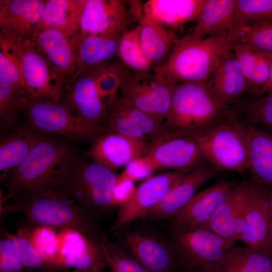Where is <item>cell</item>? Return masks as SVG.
I'll return each mask as SVG.
<instances>
[{
	"instance_id": "1",
	"label": "cell",
	"mask_w": 272,
	"mask_h": 272,
	"mask_svg": "<svg viewBox=\"0 0 272 272\" xmlns=\"http://www.w3.org/2000/svg\"><path fill=\"white\" fill-rule=\"evenodd\" d=\"M1 213H22L33 226L74 231L92 238L103 235L97 217L81 209L63 191L55 188L19 195L1 205Z\"/></svg>"
},
{
	"instance_id": "2",
	"label": "cell",
	"mask_w": 272,
	"mask_h": 272,
	"mask_svg": "<svg viewBox=\"0 0 272 272\" xmlns=\"http://www.w3.org/2000/svg\"><path fill=\"white\" fill-rule=\"evenodd\" d=\"M72 143L62 136L45 135L1 181L8 192L3 197L2 203L20 195L53 188L56 179L77 150Z\"/></svg>"
},
{
	"instance_id": "3",
	"label": "cell",
	"mask_w": 272,
	"mask_h": 272,
	"mask_svg": "<svg viewBox=\"0 0 272 272\" xmlns=\"http://www.w3.org/2000/svg\"><path fill=\"white\" fill-rule=\"evenodd\" d=\"M231 50L227 33L198 39L190 35L177 39L167 59L154 73L171 86L207 82Z\"/></svg>"
},
{
	"instance_id": "4",
	"label": "cell",
	"mask_w": 272,
	"mask_h": 272,
	"mask_svg": "<svg viewBox=\"0 0 272 272\" xmlns=\"http://www.w3.org/2000/svg\"><path fill=\"white\" fill-rule=\"evenodd\" d=\"M118 175L77 150L53 188L63 191L81 209L98 218L114 207L113 191Z\"/></svg>"
},
{
	"instance_id": "5",
	"label": "cell",
	"mask_w": 272,
	"mask_h": 272,
	"mask_svg": "<svg viewBox=\"0 0 272 272\" xmlns=\"http://www.w3.org/2000/svg\"><path fill=\"white\" fill-rule=\"evenodd\" d=\"M206 161L221 171L240 173L249 167L246 122L229 106L223 115L192 137Z\"/></svg>"
},
{
	"instance_id": "6",
	"label": "cell",
	"mask_w": 272,
	"mask_h": 272,
	"mask_svg": "<svg viewBox=\"0 0 272 272\" xmlns=\"http://www.w3.org/2000/svg\"><path fill=\"white\" fill-rule=\"evenodd\" d=\"M228 106L217 97L207 82L177 84L163 123L173 137H192L220 117Z\"/></svg>"
},
{
	"instance_id": "7",
	"label": "cell",
	"mask_w": 272,
	"mask_h": 272,
	"mask_svg": "<svg viewBox=\"0 0 272 272\" xmlns=\"http://www.w3.org/2000/svg\"><path fill=\"white\" fill-rule=\"evenodd\" d=\"M170 244L179 272H211L220 258L234 245L201 226H172Z\"/></svg>"
},
{
	"instance_id": "8",
	"label": "cell",
	"mask_w": 272,
	"mask_h": 272,
	"mask_svg": "<svg viewBox=\"0 0 272 272\" xmlns=\"http://www.w3.org/2000/svg\"><path fill=\"white\" fill-rule=\"evenodd\" d=\"M22 113L26 117L25 122L37 131L62 136L73 142H91L105 132L104 127L83 121L60 102L30 98Z\"/></svg>"
},
{
	"instance_id": "9",
	"label": "cell",
	"mask_w": 272,
	"mask_h": 272,
	"mask_svg": "<svg viewBox=\"0 0 272 272\" xmlns=\"http://www.w3.org/2000/svg\"><path fill=\"white\" fill-rule=\"evenodd\" d=\"M25 91L30 99L59 102L67 80L46 58L32 38L16 42Z\"/></svg>"
},
{
	"instance_id": "10",
	"label": "cell",
	"mask_w": 272,
	"mask_h": 272,
	"mask_svg": "<svg viewBox=\"0 0 272 272\" xmlns=\"http://www.w3.org/2000/svg\"><path fill=\"white\" fill-rule=\"evenodd\" d=\"M173 88L154 73L129 71L119 96L126 104L163 122L170 110Z\"/></svg>"
},
{
	"instance_id": "11",
	"label": "cell",
	"mask_w": 272,
	"mask_h": 272,
	"mask_svg": "<svg viewBox=\"0 0 272 272\" xmlns=\"http://www.w3.org/2000/svg\"><path fill=\"white\" fill-rule=\"evenodd\" d=\"M105 133H117L151 142L173 138L163 122L123 102L117 94L106 102Z\"/></svg>"
},
{
	"instance_id": "12",
	"label": "cell",
	"mask_w": 272,
	"mask_h": 272,
	"mask_svg": "<svg viewBox=\"0 0 272 272\" xmlns=\"http://www.w3.org/2000/svg\"><path fill=\"white\" fill-rule=\"evenodd\" d=\"M189 172L172 171L151 175L136 189L132 198L119 206L112 229L119 232L158 203Z\"/></svg>"
},
{
	"instance_id": "13",
	"label": "cell",
	"mask_w": 272,
	"mask_h": 272,
	"mask_svg": "<svg viewBox=\"0 0 272 272\" xmlns=\"http://www.w3.org/2000/svg\"><path fill=\"white\" fill-rule=\"evenodd\" d=\"M130 21L123 1L86 0L81 19L79 42L89 35L119 38Z\"/></svg>"
},
{
	"instance_id": "14",
	"label": "cell",
	"mask_w": 272,
	"mask_h": 272,
	"mask_svg": "<svg viewBox=\"0 0 272 272\" xmlns=\"http://www.w3.org/2000/svg\"><path fill=\"white\" fill-rule=\"evenodd\" d=\"M152 146L148 141L105 133L94 138L89 149L83 154L90 160L116 172L132 160L147 156Z\"/></svg>"
},
{
	"instance_id": "15",
	"label": "cell",
	"mask_w": 272,
	"mask_h": 272,
	"mask_svg": "<svg viewBox=\"0 0 272 272\" xmlns=\"http://www.w3.org/2000/svg\"><path fill=\"white\" fill-rule=\"evenodd\" d=\"M256 183L253 179L239 183L211 219L200 226L233 245L239 241L244 227L246 206Z\"/></svg>"
},
{
	"instance_id": "16",
	"label": "cell",
	"mask_w": 272,
	"mask_h": 272,
	"mask_svg": "<svg viewBox=\"0 0 272 272\" xmlns=\"http://www.w3.org/2000/svg\"><path fill=\"white\" fill-rule=\"evenodd\" d=\"M221 171L205 161L184 175L160 201L151 209L146 218L154 221L172 220L205 183Z\"/></svg>"
},
{
	"instance_id": "17",
	"label": "cell",
	"mask_w": 272,
	"mask_h": 272,
	"mask_svg": "<svg viewBox=\"0 0 272 272\" xmlns=\"http://www.w3.org/2000/svg\"><path fill=\"white\" fill-rule=\"evenodd\" d=\"M58 246L56 269H74L90 272L104 270L106 261L100 238H92L74 231H64Z\"/></svg>"
},
{
	"instance_id": "18",
	"label": "cell",
	"mask_w": 272,
	"mask_h": 272,
	"mask_svg": "<svg viewBox=\"0 0 272 272\" xmlns=\"http://www.w3.org/2000/svg\"><path fill=\"white\" fill-rule=\"evenodd\" d=\"M47 1L1 0L0 36L16 42L32 38Z\"/></svg>"
},
{
	"instance_id": "19",
	"label": "cell",
	"mask_w": 272,
	"mask_h": 272,
	"mask_svg": "<svg viewBox=\"0 0 272 272\" xmlns=\"http://www.w3.org/2000/svg\"><path fill=\"white\" fill-rule=\"evenodd\" d=\"M240 182L221 179L196 193L172 219V226L194 228L207 223Z\"/></svg>"
},
{
	"instance_id": "20",
	"label": "cell",
	"mask_w": 272,
	"mask_h": 272,
	"mask_svg": "<svg viewBox=\"0 0 272 272\" xmlns=\"http://www.w3.org/2000/svg\"><path fill=\"white\" fill-rule=\"evenodd\" d=\"M60 102L89 124L102 126L101 123L106 120L107 105L98 95L92 72L73 79L66 87Z\"/></svg>"
},
{
	"instance_id": "21",
	"label": "cell",
	"mask_w": 272,
	"mask_h": 272,
	"mask_svg": "<svg viewBox=\"0 0 272 272\" xmlns=\"http://www.w3.org/2000/svg\"><path fill=\"white\" fill-rule=\"evenodd\" d=\"M145 157L155 171L190 172L205 161L194 138L185 136L171 138L152 145Z\"/></svg>"
},
{
	"instance_id": "22",
	"label": "cell",
	"mask_w": 272,
	"mask_h": 272,
	"mask_svg": "<svg viewBox=\"0 0 272 272\" xmlns=\"http://www.w3.org/2000/svg\"><path fill=\"white\" fill-rule=\"evenodd\" d=\"M125 244L137 261L151 272H179L170 243L152 234L131 232Z\"/></svg>"
},
{
	"instance_id": "23",
	"label": "cell",
	"mask_w": 272,
	"mask_h": 272,
	"mask_svg": "<svg viewBox=\"0 0 272 272\" xmlns=\"http://www.w3.org/2000/svg\"><path fill=\"white\" fill-rule=\"evenodd\" d=\"M271 215L267 187L257 182L246 206L239 241L254 250L270 253L267 237Z\"/></svg>"
},
{
	"instance_id": "24",
	"label": "cell",
	"mask_w": 272,
	"mask_h": 272,
	"mask_svg": "<svg viewBox=\"0 0 272 272\" xmlns=\"http://www.w3.org/2000/svg\"><path fill=\"white\" fill-rule=\"evenodd\" d=\"M50 62L66 78L73 79L78 70L76 47L63 32L53 28L38 29L32 38Z\"/></svg>"
},
{
	"instance_id": "25",
	"label": "cell",
	"mask_w": 272,
	"mask_h": 272,
	"mask_svg": "<svg viewBox=\"0 0 272 272\" xmlns=\"http://www.w3.org/2000/svg\"><path fill=\"white\" fill-rule=\"evenodd\" d=\"M207 0H150L142 5V14L171 30L197 21Z\"/></svg>"
},
{
	"instance_id": "26",
	"label": "cell",
	"mask_w": 272,
	"mask_h": 272,
	"mask_svg": "<svg viewBox=\"0 0 272 272\" xmlns=\"http://www.w3.org/2000/svg\"><path fill=\"white\" fill-rule=\"evenodd\" d=\"M45 135L25 121L1 135L0 142L1 181L18 167Z\"/></svg>"
},
{
	"instance_id": "27",
	"label": "cell",
	"mask_w": 272,
	"mask_h": 272,
	"mask_svg": "<svg viewBox=\"0 0 272 272\" xmlns=\"http://www.w3.org/2000/svg\"><path fill=\"white\" fill-rule=\"evenodd\" d=\"M86 0H48L36 31L53 28L64 33L77 48L80 39V23Z\"/></svg>"
},
{
	"instance_id": "28",
	"label": "cell",
	"mask_w": 272,
	"mask_h": 272,
	"mask_svg": "<svg viewBox=\"0 0 272 272\" xmlns=\"http://www.w3.org/2000/svg\"><path fill=\"white\" fill-rule=\"evenodd\" d=\"M207 83L217 97L227 105L236 101L243 93L248 92L246 79L232 49Z\"/></svg>"
},
{
	"instance_id": "29",
	"label": "cell",
	"mask_w": 272,
	"mask_h": 272,
	"mask_svg": "<svg viewBox=\"0 0 272 272\" xmlns=\"http://www.w3.org/2000/svg\"><path fill=\"white\" fill-rule=\"evenodd\" d=\"M246 122L249 155L248 170L253 180L272 187V134L259 126Z\"/></svg>"
},
{
	"instance_id": "30",
	"label": "cell",
	"mask_w": 272,
	"mask_h": 272,
	"mask_svg": "<svg viewBox=\"0 0 272 272\" xmlns=\"http://www.w3.org/2000/svg\"><path fill=\"white\" fill-rule=\"evenodd\" d=\"M236 0H207L190 34L203 39L227 33L235 25Z\"/></svg>"
},
{
	"instance_id": "31",
	"label": "cell",
	"mask_w": 272,
	"mask_h": 272,
	"mask_svg": "<svg viewBox=\"0 0 272 272\" xmlns=\"http://www.w3.org/2000/svg\"><path fill=\"white\" fill-rule=\"evenodd\" d=\"M138 26L146 56L154 67L161 64L168 57L177 39L174 32L143 15Z\"/></svg>"
},
{
	"instance_id": "32",
	"label": "cell",
	"mask_w": 272,
	"mask_h": 272,
	"mask_svg": "<svg viewBox=\"0 0 272 272\" xmlns=\"http://www.w3.org/2000/svg\"><path fill=\"white\" fill-rule=\"evenodd\" d=\"M119 38L97 35L84 37L76 50L78 70L73 79L79 75L92 72L107 64L108 61L116 56Z\"/></svg>"
},
{
	"instance_id": "33",
	"label": "cell",
	"mask_w": 272,
	"mask_h": 272,
	"mask_svg": "<svg viewBox=\"0 0 272 272\" xmlns=\"http://www.w3.org/2000/svg\"><path fill=\"white\" fill-rule=\"evenodd\" d=\"M211 272H272V254L246 245L232 247L220 258Z\"/></svg>"
},
{
	"instance_id": "34",
	"label": "cell",
	"mask_w": 272,
	"mask_h": 272,
	"mask_svg": "<svg viewBox=\"0 0 272 272\" xmlns=\"http://www.w3.org/2000/svg\"><path fill=\"white\" fill-rule=\"evenodd\" d=\"M230 43H239L272 53V18L258 22L235 25L227 33Z\"/></svg>"
},
{
	"instance_id": "35",
	"label": "cell",
	"mask_w": 272,
	"mask_h": 272,
	"mask_svg": "<svg viewBox=\"0 0 272 272\" xmlns=\"http://www.w3.org/2000/svg\"><path fill=\"white\" fill-rule=\"evenodd\" d=\"M116 56L123 66L134 73H149L153 66L143 50L138 25L122 33L118 41Z\"/></svg>"
},
{
	"instance_id": "36",
	"label": "cell",
	"mask_w": 272,
	"mask_h": 272,
	"mask_svg": "<svg viewBox=\"0 0 272 272\" xmlns=\"http://www.w3.org/2000/svg\"><path fill=\"white\" fill-rule=\"evenodd\" d=\"M30 98L12 86L0 81V127L1 133L14 129L17 115L23 112Z\"/></svg>"
},
{
	"instance_id": "37",
	"label": "cell",
	"mask_w": 272,
	"mask_h": 272,
	"mask_svg": "<svg viewBox=\"0 0 272 272\" xmlns=\"http://www.w3.org/2000/svg\"><path fill=\"white\" fill-rule=\"evenodd\" d=\"M129 70L119 61L107 63L93 71L92 74L97 93L102 99H111L117 94Z\"/></svg>"
},
{
	"instance_id": "38",
	"label": "cell",
	"mask_w": 272,
	"mask_h": 272,
	"mask_svg": "<svg viewBox=\"0 0 272 272\" xmlns=\"http://www.w3.org/2000/svg\"><path fill=\"white\" fill-rule=\"evenodd\" d=\"M0 81L26 95L16 43L0 37Z\"/></svg>"
},
{
	"instance_id": "39",
	"label": "cell",
	"mask_w": 272,
	"mask_h": 272,
	"mask_svg": "<svg viewBox=\"0 0 272 272\" xmlns=\"http://www.w3.org/2000/svg\"><path fill=\"white\" fill-rule=\"evenodd\" d=\"M21 264L27 269L47 272L55 269L26 233L10 236Z\"/></svg>"
},
{
	"instance_id": "40",
	"label": "cell",
	"mask_w": 272,
	"mask_h": 272,
	"mask_svg": "<svg viewBox=\"0 0 272 272\" xmlns=\"http://www.w3.org/2000/svg\"><path fill=\"white\" fill-rule=\"evenodd\" d=\"M100 243L106 266L111 272H151L128 255L117 243L110 241L103 235Z\"/></svg>"
},
{
	"instance_id": "41",
	"label": "cell",
	"mask_w": 272,
	"mask_h": 272,
	"mask_svg": "<svg viewBox=\"0 0 272 272\" xmlns=\"http://www.w3.org/2000/svg\"><path fill=\"white\" fill-rule=\"evenodd\" d=\"M234 108L248 123L263 126L272 130V93L247 102L240 103Z\"/></svg>"
},
{
	"instance_id": "42",
	"label": "cell",
	"mask_w": 272,
	"mask_h": 272,
	"mask_svg": "<svg viewBox=\"0 0 272 272\" xmlns=\"http://www.w3.org/2000/svg\"><path fill=\"white\" fill-rule=\"evenodd\" d=\"M235 17L234 25L271 18L272 0H236Z\"/></svg>"
},
{
	"instance_id": "43",
	"label": "cell",
	"mask_w": 272,
	"mask_h": 272,
	"mask_svg": "<svg viewBox=\"0 0 272 272\" xmlns=\"http://www.w3.org/2000/svg\"><path fill=\"white\" fill-rule=\"evenodd\" d=\"M230 43L231 49L246 79L248 90L252 80L257 50L250 46L241 43Z\"/></svg>"
},
{
	"instance_id": "44",
	"label": "cell",
	"mask_w": 272,
	"mask_h": 272,
	"mask_svg": "<svg viewBox=\"0 0 272 272\" xmlns=\"http://www.w3.org/2000/svg\"><path fill=\"white\" fill-rule=\"evenodd\" d=\"M271 58L272 53L257 50L254 73L248 92L260 94L269 77Z\"/></svg>"
},
{
	"instance_id": "45",
	"label": "cell",
	"mask_w": 272,
	"mask_h": 272,
	"mask_svg": "<svg viewBox=\"0 0 272 272\" xmlns=\"http://www.w3.org/2000/svg\"><path fill=\"white\" fill-rule=\"evenodd\" d=\"M20 262L11 237L0 241V272H25Z\"/></svg>"
},
{
	"instance_id": "46",
	"label": "cell",
	"mask_w": 272,
	"mask_h": 272,
	"mask_svg": "<svg viewBox=\"0 0 272 272\" xmlns=\"http://www.w3.org/2000/svg\"><path fill=\"white\" fill-rule=\"evenodd\" d=\"M154 171L151 162L146 157L139 158L126 165L123 171L119 174L116 182L125 180L134 182L147 178Z\"/></svg>"
},
{
	"instance_id": "47",
	"label": "cell",
	"mask_w": 272,
	"mask_h": 272,
	"mask_svg": "<svg viewBox=\"0 0 272 272\" xmlns=\"http://www.w3.org/2000/svg\"><path fill=\"white\" fill-rule=\"evenodd\" d=\"M137 188L134 182L130 180L116 182L113 191L114 206H120L129 200L133 196Z\"/></svg>"
},
{
	"instance_id": "48",
	"label": "cell",
	"mask_w": 272,
	"mask_h": 272,
	"mask_svg": "<svg viewBox=\"0 0 272 272\" xmlns=\"http://www.w3.org/2000/svg\"><path fill=\"white\" fill-rule=\"evenodd\" d=\"M265 93H272V58L270 63L269 77L267 81L263 87L260 95H262Z\"/></svg>"
},
{
	"instance_id": "49",
	"label": "cell",
	"mask_w": 272,
	"mask_h": 272,
	"mask_svg": "<svg viewBox=\"0 0 272 272\" xmlns=\"http://www.w3.org/2000/svg\"><path fill=\"white\" fill-rule=\"evenodd\" d=\"M267 247L269 252L272 254V215L268 229L267 237Z\"/></svg>"
},
{
	"instance_id": "50",
	"label": "cell",
	"mask_w": 272,
	"mask_h": 272,
	"mask_svg": "<svg viewBox=\"0 0 272 272\" xmlns=\"http://www.w3.org/2000/svg\"><path fill=\"white\" fill-rule=\"evenodd\" d=\"M267 187L268 201L272 213V187Z\"/></svg>"
},
{
	"instance_id": "51",
	"label": "cell",
	"mask_w": 272,
	"mask_h": 272,
	"mask_svg": "<svg viewBox=\"0 0 272 272\" xmlns=\"http://www.w3.org/2000/svg\"><path fill=\"white\" fill-rule=\"evenodd\" d=\"M63 272H90V271H87L84 270H78V269H64ZM96 272H105L104 270H100L99 271Z\"/></svg>"
}]
</instances>
